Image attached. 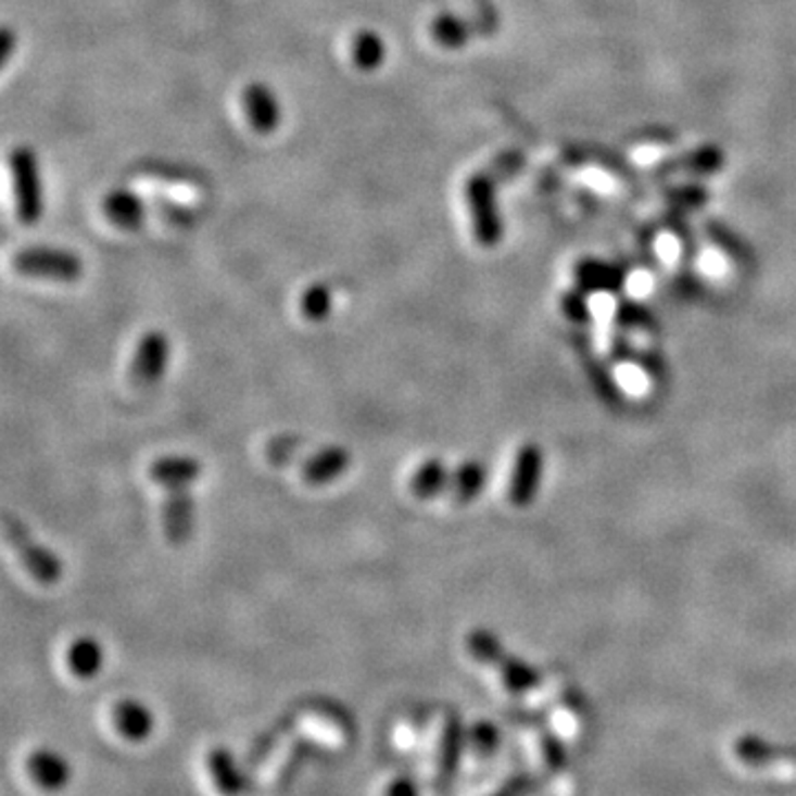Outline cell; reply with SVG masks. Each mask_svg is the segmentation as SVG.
Instances as JSON below:
<instances>
[{
    "mask_svg": "<svg viewBox=\"0 0 796 796\" xmlns=\"http://www.w3.org/2000/svg\"><path fill=\"white\" fill-rule=\"evenodd\" d=\"M170 358V343L168 337L160 330H149L140 337L136 345V354L131 361V381L138 388H149L157 383Z\"/></svg>",
    "mask_w": 796,
    "mask_h": 796,
    "instance_id": "4",
    "label": "cell"
},
{
    "mask_svg": "<svg viewBox=\"0 0 796 796\" xmlns=\"http://www.w3.org/2000/svg\"><path fill=\"white\" fill-rule=\"evenodd\" d=\"M149 476L155 484L170 492V489L193 484L202 476V463L193 456H164L151 465Z\"/></svg>",
    "mask_w": 796,
    "mask_h": 796,
    "instance_id": "11",
    "label": "cell"
},
{
    "mask_svg": "<svg viewBox=\"0 0 796 796\" xmlns=\"http://www.w3.org/2000/svg\"><path fill=\"white\" fill-rule=\"evenodd\" d=\"M206 768L217 792L224 796H239L243 792V774L226 748H213L206 755Z\"/></svg>",
    "mask_w": 796,
    "mask_h": 796,
    "instance_id": "15",
    "label": "cell"
},
{
    "mask_svg": "<svg viewBox=\"0 0 796 796\" xmlns=\"http://www.w3.org/2000/svg\"><path fill=\"white\" fill-rule=\"evenodd\" d=\"M352 465V456L345 447L332 445L324 447L311 458H305L301 465V478L313 487H326L339 480Z\"/></svg>",
    "mask_w": 796,
    "mask_h": 796,
    "instance_id": "9",
    "label": "cell"
},
{
    "mask_svg": "<svg viewBox=\"0 0 796 796\" xmlns=\"http://www.w3.org/2000/svg\"><path fill=\"white\" fill-rule=\"evenodd\" d=\"M529 792V779L525 776H516L509 783H505L496 794L492 796H525Z\"/></svg>",
    "mask_w": 796,
    "mask_h": 796,
    "instance_id": "30",
    "label": "cell"
},
{
    "mask_svg": "<svg viewBox=\"0 0 796 796\" xmlns=\"http://www.w3.org/2000/svg\"><path fill=\"white\" fill-rule=\"evenodd\" d=\"M650 288H653V281H650V277H648V275H644V273H637V275H633V277L629 279V292H631L635 299H644V296H648Z\"/></svg>",
    "mask_w": 796,
    "mask_h": 796,
    "instance_id": "29",
    "label": "cell"
},
{
    "mask_svg": "<svg viewBox=\"0 0 796 796\" xmlns=\"http://www.w3.org/2000/svg\"><path fill=\"white\" fill-rule=\"evenodd\" d=\"M432 34L434 38L441 42V45H447V47H454L463 40V29L458 27V23H454L450 16L445 18H439L432 27Z\"/></svg>",
    "mask_w": 796,
    "mask_h": 796,
    "instance_id": "27",
    "label": "cell"
},
{
    "mask_svg": "<svg viewBox=\"0 0 796 796\" xmlns=\"http://www.w3.org/2000/svg\"><path fill=\"white\" fill-rule=\"evenodd\" d=\"M102 213L104 217L125 230H134L138 226H142V222L147 219V202L142 198H138L131 191H111L104 202H102Z\"/></svg>",
    "mask_w": 796,
    "mask_h": 796,
    "instance_id": "13",
    "label": "cell"
},
{
    "mask_svg": "<svg viewBox=\"0 0 796 796\" xmlns=\"http://www.w3.org/2000/svg\"><path fill=\"white\" fill-rule=\"evenodd\" d=\"M452 482V473L441 458H427L412 476L409 489L418 501H432L441 496Z\"/></svg>",
    "mask_w": 796,
    "mask_h": 796,
    "instance_id": "14",
    "label": "cell"
},
{
    "mask_svg": "<svg viewBox=\"0 0 796 796\" xmlns=\"http://www.w3.org/2000/svg\"><path fill=\"white\" fill-rule=\"evenodd\" d=\"M386 796H418V789L409 776H396L388 783Z\"/></svg>",
    "mask_w": 796,
    "mask_h": 796,
    "instance_id": "28",
    "label": "cell"
},
{
    "mask_svg": "<svg viewBox=\"0 0 796 796\" xmlns=\"http://www.w3.org/2000/svg\"><path fill=\"white\" fill-rule=\"evenodd\" d=\"M487 484V467L480 460H465L454 473L450 482L452 501L456 505L473 503Z\"/></svg>",
    "mask_w": 796,
    "mask_h": 796,
    "instance_id": "17",
    "label": "cell"
},
{
    "mask_svg": "<svg viewBox=\"0 0 796 796\" xmlns=\"http://www.w3.org/2000/svg\"><path fill=\"white\" fill-rule=\"evenodd\" d=\"M614 377L624 396L644 399L650 392V377L637 361H620L616 365Z\"/></svg>",
    "mask_w": 796,
    "mask_h": 796,
    "instance_id": "21",
    "label": "cell"
},
{
    "mask_svg": "<svg viewBox=\"0 0 796 796\" xmlns=\"http://www.w3.org/2000/svg\"><path fill=\"white\" fill-rule=\"evenodd\" d=\"M301 313L308 321H326L332 313V290L326 283H315L301 296Z\"/></svg>",
    "mask_w": 796,
    "mask_h": 796,
    "instance_id": "23",
    "label": "cell"
},
{
    "mask_svg": "<svg viewBox=\"0 0 796 796\" xmlns=\"http://www.w3.org/2000/svg\"><path fill=\"white\" fill-rule=\"evenodd\" d=\"M3 531L8 542L14 546L23 567L42 584H55L63 578V560H60L53 551L42 546L21 520H14L12 516H5Z\"/></svg>",
    "mask_w": 796,
    "mask_h": 796,
    "instance_id": "1",
    "label": "cell"
},
{
    "mask_svg": "<svg viewBox=\"0 0 796 796\" xmlns=\"http://www.w3.org/2000/svg\"><path fill=\"white\" fill-rule=\"evenodd\" d=\"M465 644H467L469 655L476 661L487 664V666H498L503 661V657L507 655L501 640L492 631H484V629H473L467 635Z\"/></svg>",
    "mask_w": 796,
    "mask_h": 796,
    "instance_id": "22",
    "label": "cell"
},
{
    "mask_svg": "<svg viewBox=\"0 0 796 796\" xmlns=\"http://www.w3.org/2000/svg\"><path fill=\"white\" fill-rule=\"evenodd\" d=\"M467 742L471 744L473 750H478L480 755H492L496 753L498 748V742H501V734H498V728L494 723L489 721H480L471 728Z\"/></svg>",
    "mask_w": 796,
    "mask_h": 796,
    "instance_id": "25",
    "label": "cell"
},
{
    "mask_svg": "<svg viewBox=\"0 0 796 796\" xmlns=\"http://www.w3.org/2000/svg\"><path fill=\"white\" fill-rule=\"evenodd\" d=\"M14 42H16L14 34H12L10 29H5V31H3V60H5V63H8L10 55H12V51H14Z\"/></svg>",
    "mask_w": 796,
    "mask_h": 796,
    "instance_id": "32",
    "label": "cell"
},
{
    "mask_svg": "<svg viewBox=\"0 0 796 796\" xmlns=\"http://www.w3.org/2000/svg\"><path fill=\"white\" fill-rule=\"evenodd\" d=\"M113 725L117 730L119 737H125L129 742H144L151 737V732L155 728V717L153 712L138 699H119L113 706Z\"/></svg>",
    "mask_w": 796,
    "mask_h": 796,
    "instance_id": "10",
    "label": "cell"
},
{
    "mask_svg": "<svg viewBox=\"0 0 796 796\" xmlns=\"http://www.w3.org/2000/svg\"><path fill=\"white\" fill-rule=\"evenodd\" d=\"M25 768L29 779L45 792H60L72 781V766L63 755L51 748H38L29 753Z\"/></svg>",
    "mask_w": 796,
    "mask_h": 796,
    "instance_id": "7",
    "label": "cell"
},
{
    "mask_svg": "<svg viewBox=\"0 0 796 796\" xmlns=\"http://www.w3.org/2000/svg\"><path fill=\"white\" fill-rule=\"evenodd\" d=\"M702 268H704V273H708V275H721V273H723V262H721L717 255H706V257L702 260Z\"/></svg>",
    "mask_w": 796,
    "mask_h": 796,
    "instance_id": "31",
    "label": "cell"
},
{
    "mask_svg": "<svg viewBox=\"0 0 796 796\" xmlns=\"http://www.w3.org/2000/svg\"><path fill=\"white\" fill-rule=\"evenodd\" d=\"M241 102H243V111H247L251 127L257 134L268 136V134L277 131L279 122H281V109H279L277 96L270 91V87H266L262 83L249 85L241 93Z\"/></svg>",
    "mask_w": 796,
    "mask_h": 796,
    "instance_id": "8",
    "label": "cell"
},
{
    "mask_svg": "<svg viewBox=\"0 0 796 796\" xmlns=\"http://www.w3.org/2000/svg\"><path fill=\"white\" fill-rule=\"evenodd\" d=\"M299 450V441L296 439H288V437H281V439H275L270 441L268 450H266V456L268 460L275 465V467H283V465H290L294 454Z\"/></svg>",
    "mask_w": 796,
    "mask_h": 796,
    "instance_id": "26",
    "label": "cell"
},
{
    "mask_svg": "<svg viewBox=\"0 0 796 796\" xmlns=\"http://www.w3.org/2000/svg\"><path fill=\"white\" fill-rule=\"evenodd\" d=\"M10 166H12V175H14L18 219L25 226H31V224L40 222L42 211H45L38 157L34 155L31 149L18 147L10 155Z\"/></svg>",
    "mask_w": 796,
    "mask_h": 796,
    "instance_id": "2",
    "label": "cell"
},
{
    "mask_svg": "<svg viewBox=\"0 0 796 796\" xmlns=\"http://www.w3.org/2000/svg\"><path fill=\"white\" fill-rule=\"evenodd\" d=\"M352 63L361 72H375L386 63V42L377 31L363 29L352 40Z\"/></svg>",
    "mask_w": 796,
    "mask_h": 796,
    "instance_id": "19",
    "label": "cell"
},
{
    "mask_svg": "<svg viewBox=\"0 0 796 796\" xmlns=\"http://www.w3.org/2000/svg\"><path fill=\"white\" fill-rule=\"evenodd\" d=\"M734 753H737V757L748 766H766L770 763V757L774 755V750L757 737L737 740V744H734Z\"/></svg>",
    "mask_w": 796,
    "mask_h": 796,
    "instance_id": "24",
    "label": "cell"
},
{
    "mask_svg": "<svg viewBox=\"0 0 796 796\" xmlns=\"http://www.w3.org/2000/svg\"><path fill=\"white\" fill-rule=\"evenodd\" d=\"M65 659L72 675H76L78 680H91L98 675L104 664V650L98 640L80 637L70 644Z\"/></svg>",
    "mask_w": 796,
    "mask_h": 796,
    "instance_id": "16",
    "label": "cell"
},
{
    "mask_svg": "<svg viewBox=\"0 0 796 796\" xmlns=\"http://www.w3.org/2000/svg\"><path fill=\"white\" fill-rule=\"evenodd\" d=\"M162 525L173 544H184L191 538L195 525V501L189 494V487L170 489L162 507Z\"/></svg>",
    "mask_w": 796,
    "mask_h": 796,
    "instance_id": "6",
    "label": "cell"
},
{
    "mask_svg": "<svg viewBox=\"0 0 796 796\" xmlns=\"http://www.w3.org/2000/svg\"><path fill=\"white\" fill-rule=\"evenodd\" d=\"M469 200H471V211H473V226H476V237L482 243H494L501 237V228L494 215L492 204H489V195L482 181H473L469 189Z\"/></svg>",
    "mask_w": 796,
    "mask_h": 796,
    "instance_id": "18",
    "label": "cell"
},
{
    "mask_svg": "<svg viewBox=\"0 0 796 796\" xmlns=\"http://www.w3.org/2000/svg\"><path fill=\"white\" fill-rule=\"evenodd\" d=\"M498 668H501V678H503L505 688L514 695L529 693L540 684V672L518 657L505 655Z\"/></svg>",
    "mask_w": 796,
    "mask_h": 796,
    "instance_id": "20",
    "label": "cell"
},
{
    "mask_svg": "<svg viewBox=\"0 0 796 796\" xmlns=\"http://www.w3.org/2000/svg\"><path fill=\"white\" fill-rule=\"evenodd\" d=\"M14 270L23 277H38L51 281H78L85 273V264L76 253L60 249H25L14 257Z\"/></svg>",
    "mask_w": 796,
    "mask_h": 796,
    "instance_id": "3",
    "label": "cell"
},
{
    "mask_svg": "<svg viewBox=\"0 0 796 796\" xmlns=\"http://www.w3.org/2000/svg\"><path fill=\"white\" fill-rule=\"evenodd\" d=\"M463 748H465L463 721L456 715H450L445 725H443L439 759H437V779H439L441 785H447L454 779V774L458 770Z\"/></svg>",
    "mask_w": 796,
    "mask_h": 796,
    "instance_id": "12",
    "label": "cell"
},
{
    "mask_svg": "<svg viewBox=\"0 0 796 796\" xmlns=\"http://www.w3.org/2000/svg\"><path fill=\"white\" fill-rule=\"evenodd\" d=\"M542 478V452L535 445H525L516 454L511 478H509V503L527 507L538 494Z\"/></svg>",
    "mask_w": 796,
    "mask_h": 796,
    "instance_id": "5",
    "label": "cell"
}]
</instances>
